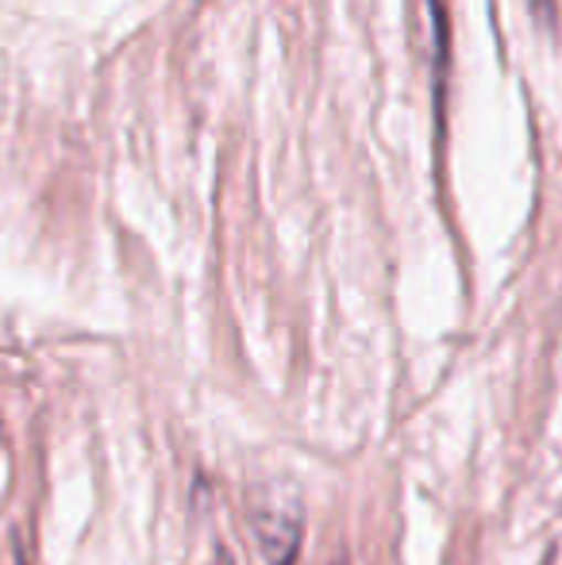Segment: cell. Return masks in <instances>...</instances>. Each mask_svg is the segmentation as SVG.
I'll return each instance as SVG.
<instances>
[{
    "instance_id": "6da1fadb",
    "label": "cell",
    "mask_w": 562,
    "mask_h": 565,
    "mask_svg": "<svg viewBox=\"0 0 562 565\" xmlns=\"http://www.w3.org/2000/svg\"><path fill=\"white\" fill-rule=\"evenodd\" d=\"M255 523V535L263 543V554L271 558V565H293L300 551V515L293 512H255L251 515Z\"/></svg>"
},
{
    "instance_id": "3957f363",
    "label": "cell",
    "mask_w": 562,
    "mask_h": 565,
    "mask_svg": "<svg viewBox=\"0 0 562 565\" xmlns=\"http://www.w3.org/2000/svg\"><path fill=\"white\" fill-rule=\"evenodd\" d=\"M0 447H4V439H0Z\"/></svg>"
},
{
    "instance_id": "7a4b0ae2",
    "label": "cell",
    "mask_w": 562,
    "mask_h": 565,
    "mask_svg": "<svg viewBox=\"0 0 562 565\" xmlns=\"http://www.w3.org/2000/svg\"><path fill=\"white\" fill-rule=\"evenodd\" d=\"M536 12H540L543 20H551V0H536Z\"/></svg>"
}]
</instances>
